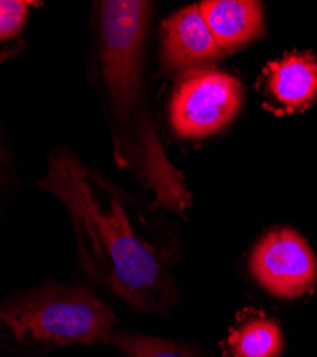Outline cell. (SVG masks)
Segmentation results:
<instances>
[{"label":"cell","mask_w":317,"mask_h":357,"mask_svg":"<svg viewBox=\"0 0 317 357\" xmlns=\"http://www.w3.org/2000/svg\"><path fill=\"white\" fill-rule=\"evenodd\" d=\"M32 5L24 0H0V52L22 36Z\"/></svg>","instance_id":"11"},{"label":"cell","mask_w":317,"mask_h":357,"mask_svg":"<svg viewBox=\"0 0 317 357\" xmlns=\"http://www.w3.org/2000/svg\"><path fill=\"white\" fill-rule=\"evenodd\" d=\"M111 346L125 357H205L199 349L187 343L137 332H116Z\"/></svg>","instance_id":"10"},{"label":"cell","mask_w":317,"mask_h":357,"mask_svg":"<svg viewBox=\"0 0 317 357\" xmlns=\"http://www.w3.org/2000/svg\"><path fill=\"white\" fill-rule=\"evenodd\" d=\"M249 271L258 286L280 299H297L317 280V259L303 237L291 227L266 233L254 246Z\"/></svg>","instance_id":"5"},{"label":"cell","mask_w":317,"mask_h":357,"mask_svg":"<svg viewBox=\"0 0 317 357\" xmlns=\"http://www.w3.org/2000/svg\"><path fill=\"white\" fill-rule=\"evenodd\" d=\"M223 54L199 5L186 6L163 22L160 59L169 75L183 77L209 69Z\"/></svg>","instance_id":"6"},{"label":"cell","mask_w":317,"mask_h":357,"mask_svg":"<svg viewBox=\"0 0 317 357\" xmlns=\"http://www.w3.org/2000/svg\"><path fill=\"white\" fill-rule=\"evenodd\" d=\"M284 335L280 324L266 316H249L236 323L224 340V357H281Z\"/></svg>","instance_id":"9"},{"label":"cell","mask_w":317,"mask_h":357,"mask_svg":"<svg viewBox=\"0 0 317 357\" xmlns=\"http://www.w3.org/2000/svg\"><path fill=\"white\" fill-rule=\"evenodd\" d=\"M243 89L233 75L213 68L182 77L171 95L169 121L182 139L209 137L233 121L240 110Z\"/></svg>","instance_id":"4"},{"label":"cell","mask_w":317,"mask_h":357,"mask_svg":"<svg viewBox=\"0 0 317 357\" xmlns=\"http://www.w3.org/2000/svg\"><path fill=\"white\" fill-rule=\"evenodd\" d=\"M118 319L84 284L47 282L0 301V347L45 353L111 344Z\"/></svg>","instance_id":"3"},{"label":"cell","mask_w":317,"mask_h":357,"mask_svg":"<svg viewBox=\"0 0 317 357\" xmlns=\"http://www.w3.org/2000/svg\"><path fill=\"white\" fill-rule=\"evenodd\" d=\"M36 186L53 195L68 211L80 269L133 310L166 314L176 303L171 237L150 233L136 202L84 163L70 147L54 149Z\"/></svg>","instance_id":"1"},{"label":"cell","mask_w":317,"mask_h":357,"mask_svg":"<svg viewBox=\"0 0 317 357\" xmlns=\"http://www.w3.org/2000/svg\"><path fill=\"white\" fill-rule=\"evenodd\" d=\"M153 5L141 0L96 3L91 77L110 126L114 159L155 195V204L183 215L192 196L167 159L150 105L145 46Z\"/></svg>","instance_id":"2"},{"label":"cell","mask_w":317,"mask_h":357,"mask_svg":"<svg viewBox=\"0 0 317 357\" xmlns=\"http://www.w3.org/2000/svg\"><path fill=\"white\" fill-rule=\"evenodd\" d=\"M199 8L223 53L235 52L263 33V6L256 0H206Z\"/></svg>","instance_id":"7"},{"label":"cell","mask_w":317,"mask_h":357,"mask_svg":"<svg viewBox=\"0 0 317 357\" xmlns=\"http://www.w3.org/2000/svg\"><path fill=\"white\" fill-rule=\"evenodd\" d=\"M272 96L287 113L307 109L317 99V61L307 52L284 54L266 68Z\"/></svg>","instance_id":"8"}]
</instances>
